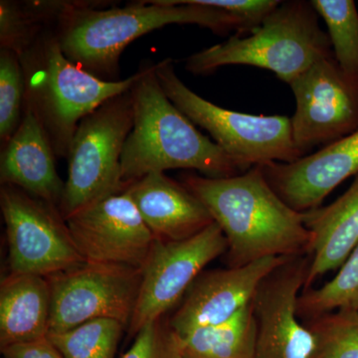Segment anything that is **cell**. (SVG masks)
I'll return each instance as SVG.
<instances>
[{
  "mask_svg": "<svg viewBox=\"0 0 358 358\" xmlns=\"http://www.w3.org/2000/svg\"><path fill=\"white\" fill-rule=\"evenodd\" d=\"M320 15L306 0L281 1L262 24L246 35L235 34L220 44L192 54L185 69L211 74L228 65H248L272 71L289 84L317 61L333 56Z\"/></svg>",
  "mask_w": 358,
  "mask_h": 358,
  "instance_id": "5",
  "label": "cell"
},
{
  "mask_svg": "<svg viewBox=\"0 0 358 358\" xmlns=\"http://www.w3.org/2000/svg\"><path fill=\"white\" fill-rule=\"evenodd\" d=\"M183 183L203 203L227 240L230 267L266 258L310 255L305 214L268 185L262 166L228 178L185 174Z\"/></svg>",
  "mask_w": 358,
  "mask_h": 358,
  "instance_id": "1",
  "label": "cell"
},
{
  "mask_svg": "<svg viewBox=\"0 0 358 358\" xmlns=\"http://www.w3.org/2000/svg\"><path fill=\"white\" fill-rule=\"evenodd\" d=\"M110 1H73L55 27L66 57L103 81H120L122 52L148 33L169 24H196L219 34L241 33L239 22L222 9L192 0H145L124 7Z\"/></svg>",
  "mask_w": 358,
  "mask_h": 358,
  "instance_id": "2",
  "label": "cell"
},
{
  "mask_svg": "<svg viewBox=\"0 0 358 358\" xmlns=\"http://www.w3.org/2000/svg\"><path fill=\"white\" fill-rule=\"evenodd\" d=\"M289 258H266L241 267L203 271L169 324L182 338L200 327L227 322L255 298L261 282Z\"/></svg>",
  "mask_w": 358,
  "mask_h": 358,
  "instance_id": "14",
  "label": "cell"
},
{
  "mask_svg": "<svg viewBox=\"0 0 358 358\" xmlns=\"http://www.w3.org/2000/svg\"><path fill=\"white\" fill-rule=\"evenodd\" d=\"M73 1H0V49L23 53L48 28L55 27Z\"/></svg>",
  "mask_w": 358,
  "mask_h": 358,
  "instance_id": "21",
  "label": "cell"
},
{
  "mask_svg": "<svg viewBox=\"0 0 358 358\" xmlns=\"http://www.w3.org/2000/svg\"><path fill=\"white\" fill-rule=\"evenodd\" d=\"M155 74L169 100L193 124L210 134L242 173L254 166L289 164L305 157L294 143L291 117L243 114L219 107L181 81L173 59L157 63Z\"/></svg>",
  "mask_w": 358,
  "mask_h": 358,
  "instance_id": "6",
  "label": "cell"
},
{
  "mask_svg": "<svg viewBox=\"0 0 358 358\" xmlns=\"http://www.w3.org/2000/svg\"><path fill=\"white\" fill-rule=\"evenodd\" d=\"M25 78L17 54L0 49V143H8L24 113Z\"/></svg>",
  "mask_w": 358,
  "mask_h": 358,
  "instance_id": "26",
  "label": "cell"
},
{
  "mask_svg": "<svg viewBox=\"0 0 358 358\" xmlns=\"http://www.w3.org/2000/svg\"><path fill=\"white\" fill-rule=\"evenodd\" d=\"M296 99L291 117L296 148L303 155L358 131V82L331 57L322 59L289 83Z\"/></svg>",
  "mask_w": 358,
  "mask_h": 358,
  "instance_id": "11",
  "label": "cell"
},
{
  "mask_svg": "<svg viewBox=\"0 0 358 358\" xmlns=\"http://www.w3.org/2000/svg\"><path fill=\"white\" fill-rule=\"evenodd\" d=\"M262 169L268 185L294 210L319 208L339 185L357 176L358 131L296 162Z\"/></svg>",
  "mask_w": 358,
  "mask_h": 358,
  "instance_id": "15",
  "label": "cell"
},
{
  "mask_svg": "<svg viewBox=\"0 0 358 358\" xmlns=\"http://www.w3.org/2000/svg\"><path fill=\"white\" fill-rule=\"evenodd\" d=\"M3 358H64L48 338L7 346L1 350Z\"/></svg>",
  "mask_w": 358,
  "mask_h": 358,
  "instance_id": "29",
  "label": "cell"
},
{
  "mask_svg": "<svg viewBox=\"0 0 358 358\" xmlns=\"http://www.w3.org/2000/svg\"><path fill=\"white\" fill-rule=\"evenodd\" d=\"M121 358H183L182 343L169 322L160 319L143 327Z\"/></svg>",
  "mask_w": 358,
  "mask_h": 358,
  "instance_id": "27",
  "label": "cell"
},
{
  "mask_svg": "<svg viewBox=\"0 0 358 358\" xmlns=\"http://www.w3.org/2000/svg\"><path fill=\"white\" fill-rule=\"evenodd\" d=\"M10 274L49 278L85 263L57 206L1 185Z\"/></svg>",
  "mask_w": 358,
  "mask_h": 358,
  "instance_id": "8",
  "label": "cell"
},
{
  "mask_svg": "<svg viewBox=\"0 0 358 358\" xmlns=\"http://www.w3.org/2000/svg\"><path fill=\"white\" fill-rule=\"evenodd\" d=\"M341 308L358 312V243L331 281L303 289L299 296L298 315L305 322Z\"/></svg>",
  "mask_w": 358,
  "mask_h": 358,
  "instance_id": "22",
  "label": "cell"
},
{
  "mask_svg": "<svg viewBox=\"0 0 358 358\" xmlns=\"http://www.w3.org/2000/svg\"><path fill=\"white\" fill-rule=\"evenodd\" d=\"M315 348L310 358H358V312L341 308L303 322Z\"/></svg>",
  "mask_w": 358,
  "mask_h": 358,
  "instance_id": "25",
  "label": "cell"
},
{
  "mask_svg": "<svg viewBox=\"0 0 358 358\" xmlns=\"http://www.w3.org/2000/svg\"><path fill=\"white\" fill-rule=\"evenodd\" d=\"M55 27L41 33L20 58L25 78L24 110L39 120L56 157L67 159L82 120L133 88L143 76V67L120 81L99 79L66 57Z\"/></svg>",
  "mask_w": 358,
  "mask_h": 358,
  "instance_id": "4",
  "label": "cell"
},
{
  "mask_svg": "<svg viewBox=\"0 0 358 358\" xmlns=\"http://www.w3.org/2000/svg\"><path fill=\"white\" fill-rule=\"evenodd\" d=\"M227 240L213 222L199 234L182 241L157 240L141 268V282L129 336L162 319L183 296L204 268L227 252Z\"/></svg>",
  "mask_w": 358,
  "mask_h": 358,
  "instance_id": "10",
  "label": "cell"
},
{
  "mask_svg": "<svg viewBox=\"0 0 358 358\" xmlns=\"http://www.w3.org/2000/svg\"><path fill=\"white\" fill-rule=\"evenodd\" d=\"M56 159L39 120L31 110L25 109L17 131L1 148V185L16 186L59 208L65 182L56 169Z\"/></svg>",
  "mask_w": 358,
  "mask_h": 358,
  "instance_id": "17",
  "label": "cell"
},
{
  "mask_svg": "<svg viewBox=\"0 0 358 358\" xmlns=\"http://www.w3.org/2000/svg\"><path fill=\"white\" fill-rule=\"evenodd\" d=\"M303 214L312 233V262L306 289L322 275L341 268L358 243V174L333 203Z\"/></svg>",
  "mask_w": 358,
  "mask_h": 358,
  "instance_id": "18",
  "label": "cell"
},
{
  "mask_svg": "<svg viewBox=\"0 0 358 358\" xmlns=\"http://www.w3.org/2000/svg\"><path fill=\"white\" fill-rule=\"evenodd\" d=\"M327 25L334 60L358 82V11L352 0H312Z\"/></svg>",
  "mask_w": 358,
  "mask_h": 358,
  "instance_id": "23",
  "label": "cell"
},
{
  "mask_svg": "<svg viewBox=\"0 0 358 358\" xmlns=\"http://www.w3.org/2000/svg\"><path fill=\"white\" fill-rule=\"evenodd\" d=\"M65 221L87 263L141 270L157 241L127 190L89 205Z\"/></svg>",
  "mask_w": 358,
  "mask_h": 358,
  "instance_id": "12",
  "label": "cell"
},
{
  "mask_svg": "<svg viewBox=\"0 0 358 358\" xmlns=\"http://www.w3.org/2000/svg\"><path fill=\"white\" fill-rule=\"evenodd\" d=\"M180 339L183 358H255L253 301L227 322L200 327Z\"/></svg>",
  "mask_w": 358,
  "mask_h": 358,
  "instance_id": "20",
  "label": "cell"
},
{
  "mask_svg": "<svg viewBox=\"0 0 358 358\" xmlns=\"http://www.w3.org/2000/svg\"><path fill=\"white\" fill-rule=\"evenodd\" d=\"M51 289L47 278L10 274L0 287V348L32 343L50 331Z\"/></svg>",
  "mask_w": 358,
  "mask_h": 358,
  "instance_id": "19",
  "label": "cell"
},
{
  "mask_svg": "<svg viewBox=\"0 0 358 358\" xmlns=\"http://www.w3.org/2000/svg\"><path fill=\"white\" fill-rule=\"evenodd\" d=\"M312 255L287 259L264 279L253 300L255 358H310L315 339L298 315Z\"/></svg>",
  "mask_w": 358,
  "mask_h": 358,
  "instance_id": "13",
  "label": "cell"
},
{
  "mask_svg": "<svg viewBox=\"0 0 358 358\" xmlns=\"http://www.w3.org/2000/svg\"><path fill=\"white\" fill-rule=\"evenodd\" d=\"M47 279L51 289L49 333H62L96 319H114L129 326L141 270L85 262Z\"/></svg>",
  "mask_w": 358,
  "mask_h": 358,
  "instance_id": "9",
  "label": "cell"
},
{
  "mask_svg": "<svg viewBox=\"0 0 358 358\" xmlns=\"http://www.w3.org/2000/svg\"><path fill=\"white\" fill-rule=\"evenodd\" d=\"M131 94L134 127L121 159L122 182L127 188L148 174L169 169H195L207 178L242 173L237 164L169 100L155 74V64L143 67V76Z\"/></svg>",
  "mask_w": 358,
  "mask_h": 358,
  "instance_id": "3",
  "label": "cell"
},
{
  "mask_svg": "<svg viewBox=\"0 0 358 358\" xmlns=\"http://www.w3.org/2000/svg\"><path fill=\"white\" fill-rule=\"evenodd\" d=\"M124 327L117 320L96 319L47 338L64 358H115Z\"/></svg>",
  "mask_w": 358,
  "mask_h": 358,
  "instance_id": "24",
  "label": "cell"
},
{
  "mask_svg": "<svg viewBox=\"0 0 358 358\" xmlns=\"http://www.w3.org/2000/svg\"><path fill=\"white\" fill-rule=\"evenodd\" d=\"M155 239H189L214 222L203 203L182 182L164 173L148 174L127 188Z\"/></svg>",
  "mask_w": 358,
  "mask_h": 358,
  "instance_id": "16",
  "label": "cell"
},
{
  "mask_svg": "<svg viewBox=\"0 0 358 358\" xmlns=\"http://www.w3.org/2000/svg\"><path fill=\"white\" fill-rule=\"evenodd\" d=\"M199 6L222 9L239 22L246 35L262 24L263 21L280 6V0H192Z\"/></svg>",
  "mask_w": 358,
  "mask_h": 358,
  "instance_id": "28",
  "label": "cell"
},
{
  "mask_svg": "<svg viewBox=\"0 0 358 358\" xmlns=\"http://www.w3.org/2000/svg\"><path fill=\"white\" fill-rule=\"evenodd\" d=\"M134 127L131 90L86 115L71 143L68 178L59 210L64 219L127 189L121 159Z\"/></svg>",
  "mask_w": 358,
  "mask_h": 358,
  "instance_id": "7",
  "label": "cell"
}]
</instances>
